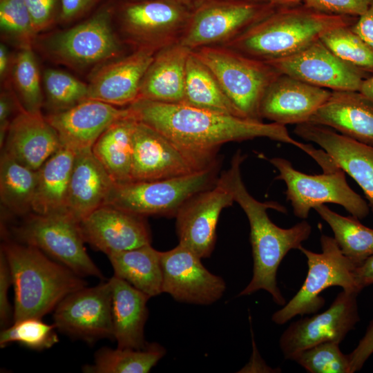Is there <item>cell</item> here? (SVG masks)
I'll list each match as a JSON object with an SVG mask.
<instances>
[{"instance_id": "obj_1", "label": "cell", "mask_w": 373, "mask_h": 373, "mask_svg": "<svg viewBox=\"0 0 373 373\" xmlns=\"http://www.w3.org/2000/svg\"><path fill=\"white\" fill-rule=\"evenodd\" d=\"M132 116L157 131L179 147L198 156L216 160L220 146L257 137L303 144L291 137L285 125L240 117L195 107L138 99L128 106Z\"/></svg>"}, {"instance_id": "obj_2", "label": "cell", "mask_w": 373, "mask_h": 373, "mask_svg": "<svg viewBox=\"0 0 373 373\" xmlns=\"http://www.w3.org/2000/svg\"><path fill=\"white\" fill-rule=\"evenodd\" d=\"M246 155L238 150L230 166L218 177L217 183L226 188L245 213L250 225V242L254 261L253 275L249 283L238 296H247L264 289L278 305L285 299L276 280L278 268L291 249H297L307 240L312 227L305 220L287 229L279 227L269 218L267 210L273 209L286 213V208L276 202H261L246 188L241 175V164Z\"/></svg>"}, {"instance_id": "obj_3", "label": "cell", "mask_w": 373, "mask_h": 373, "mask_svg": "<svg viewBox=\"0 0 373 373\" xmlns=\"http://www.w3.org/2000/svg\"><path fill=\"white\" fill-rule=\"evenodd\" d=\"M1 250L15 291L12 323L41 318L66 296L87 285L81 276L33 246L8 240Z\"/></svg>"}, {"instance_id": "obj_4", "label": "cell", "mask_w": 373, "mask_h": 373, "mask_svg": "<svg viewBox=\"0 0 373 373\" xmlns=\"http://www.w3.org/2000/svg\"><path fill=\"white\" fill-rule=\"evenodd\" d=\"M357 18L320 12L303 3L279 7L225 46L260 60L276 59L300 51L332 29L352 26Z\"/></svg>"}, {"instance_id": "obj_5", "label": "cell", "mask_w": 373, "mask_h": 373, "mask_svg": "<svg viewBox=\"0 0 373 373\" xmlns=\"http://www.w3.org/2000/svg\"><path fill=\"white\" fill-rule=\"evenodd\" d=\"M113 17V4L108 1L86 20L35 41L52 61L77 70H95L120 55Z\"/></svg>"}, {"instance_id": "obj_6", "label": "cell", "mask_w": 373, "mask_h": 373, "mask_svg": "<svg viewBox=\"0 0 373 373\" xmlns=\"http://www.w3.org/2000/svg\"><path fill=\"white\" fill-rule=\"evenodd\" d=\"M220 166L219 160L204 169L183 176L114 182L104 204L144 217H175L187 200L216 184Z\"/></svg>"}, {"instance_id": "obj_7", "label": "cell", "mask_w": 373, "mask_h": 373, "mask_svg": "<svg viewBox=\"0 0 373 373\" xmlns=\"http://www.w3.org/2000/svg\"><path fill=\"white\" fill-rule=\"evenodd\" d=\"M192 51L211 71L225 95L243 116L262 121V99L281 73L265 61L226 46H208Z\"/></svg>"}, {"instance_id": "obj_8", "label": "cell", "mask_w": 373, "mask_h": 373, "mask_svg": "<svg viewBox=\"0 0 373 373\" xmlns=\"http://www.w3.org/2000/svg\"><path fill=\"white\" fill-rule=\"evenodd\" d=\"M320 242L321 253L299 247L307 258V274L295 296L272 315L275 323L283 325L297 315L316 313L325 302L320 294L329 287L339 286L345 291L359 294L355 280L357 266L343 255L334 238L322 234Z\"/></svg>"}, {"instance_id": "obj_9", "label": "cell", "mask_w": 373, "mask_h": 373, "mask_svg": "<svg viewBox=\"0 0 373 373\" xmlns=\"http://www.w3.org/2000/svg\"><path fill=\"white\" fill-rule=\"evenodd\" d=\"M19 242L33 246L81 277H104L88 256L79 222L68 212H31L13 229Z\"/></svg>"}, {"instance_id": "obj_10", "label": "cell", "mask_w": 373, "mask_h": 373, "mask_svg": "<svg viewBox=\"0 0 373 373\" xmlns=\"http://www.w3.org/2000/svg\"><path fill=\"white\" fill-rule=\"evenodd\" d=\"M268 160L279 173L275 179L286 184L287 200L295 216L305 220L312 209L325 203L339 204L358 220L369 214L368 204L349 186L345 172L341 168L308 175L295 169L285 158L276 157Z\"/></svg>"}, {"instance_id": "obj_11", "label": "cell", "mask_w": 373, "mask_h": 373, "mask_svg": "<svg viewBox=\"0 0 373 373\" xmlns=\"http://www.w3.org/2000/svg\"><path fill=\"white\" fill-rule=\"evenodd\" d=\"M276 8L267 1L204 0L188 17L179 42L191 50L227 44Z\"/></svg>"}, {"instance_id": "obj_12", "label": "cell", "mask_w": 373, "mask_h": 373, "mask_svg": "<svg viewBox=\"0 0 373 373\" xmlns=\"http://www.w3.org/2000/svg\"><path fill=\"white\" fill-rule=\"evenodd\" d=\"M219 160H209L191 153L137 120L133 133L131 181L183 176L204 169Z\"/></svg>"}, {"instance_id": "obj_13", "label": "cell", "mask_w": 373, "mask_h": 373, "mask_svg": "<svg viewBox=\"0 0 373 373\" xmlns=\"http://www.w3.org/2000/svg\"><path fill=\"white\" fill-rule=\"evenodd\" d=\"M110 279L66 296L53 310L55 327L74 338L93 343L113 338Z\"/></svg>"}, {"instance_id": "obj_14", "label": "cell", "mask_w": 373, "mask_h": 373, "mask_svg": "<svg viewBox=\"0 0 373 373\" xmlns=\"http://www.w3.org/2000/svg\"><path fill=\"white\" fill-rule=\"evenodd\" d=\"M265 61L281 74L332 91H359L370 75L341 59L321 39L290 56Z\"/></svg>"}, {"instance_id": "obj_15", "label": "cell", "mask_w": 373, "mask_h": 373, "mask_svg": "<svg viewBox=\"0 0 373 373\" xmlns=\"http://www.w3.org/2000/svg\"><path fill=\"white\" fill-rule=\"evenodd\" d=\"M201 259L180 244L161 251L162 293L178 302L195 305H211L218 300L225 291L226 283L207 269Z\"/></svg>"}, {"instance_id": "obj_16", "label": "cell", "mask_w": 373, "mask_h": 373, "mask_svg": "<svg viewBox=\"0 0 373 373\" xmlns=\"http://www.w3.org/2000/svg\"><path fill=\"white\" fill-rule=\"evenodd\" d=\"M357 295L343 290L325 312L291 323L279 341L285 358L323 342L340 343L360 320Z\"/></svg>"}, {"instance_id": "obj_17", "label": "cell", "mask_w": 373, "mask_h": 373, "mask_svg": "<svg viewBox=\"0 0 373 373\" xmlns=\"http://www.w3.org/2000/svg\"><path fill=\"white\" fill-rule=\"evenodd\" d=\"M233 202L231 193L217 182L191 198L175 217L179 244L201 258H209L214 249L220 213Z\"/></svg>"}, {"instance_id": "obj_18", "label": "cell", "mask_w": 373, "mask_h": 373, "mask_svg": "<svg viewBox=\"0 0 373 373\" xmlns=\"http://www.w3.org/2000/svg\"><path fill=\"white\" fill-rule=\"evenodd\" d=\"M85 242L106 255L151 244L146 217L102 205L79 222Z\"/></svg>"}, {"instance_id": "obj_19", "label": "cell", "mask_w": 373, "mask_h": 373, "mask_svg": "<svg viewBox=\"0 0 373 373\" xmlns=\"http://www.w3.org/2000/svg\"><path fill=\"white\" fill-rule=\"evenodd\" d=\"M155 48H138L133 53L108 61L93 70L88 84V99L113 106L131 105L139 98L143 77Z\"/></svg>"}, {"instance_id": "obj_20", "label": "cell", "mask_w": 373, "mask_h": 373, "mask_svg": "<svg viewBox=\"0 0 373 373\" xmlns=\"http://www.w3.org/2000/svg\"><path fill=\"white\" fill-rule=\"evenodd\" d=\"M123 32L138 48H157L169 32L186 22L184 6L173 0H139L115 6Z\"/></svg>"}, {"instance_id": "obj_21", "label": "cell", "mask_w": 373, "mask_h": 373, "mask_svg": "<svg viewBox=\"0 0 373 373\" xmlns=\"http://www.w3.org/2000/svg\"><path fill=\"white\" fill-rule=\"evenodd\" d=\"M294 132L305 140L321 146L338 167L355 180L373 213V146L326 126L309 122L296 124Z\"/></svg>"}, {"instance_id": "obj_22", "label": "cell", "mask_w": 373, "mask_h": 373, "mask_svg": "<svg viewBox=\"0 0 373 373\" xmlns=\"http://www.w3.org/2000/svg\"><path fill=\"white\" fill-rule=\"evenodd\" d=\"M331 94L330 90L281 74L267 89L260 116L285 126L307 122Z\"/></svg>"}, {"instance_id": "obj_23", "label": "cell", "mask_w": 373, "mask_h": 373, "mask_svg": "<svg viewBox=\"0 0 373 373\" xmlns=\"http://www.w3.org/2000/svg\"><path fill=\"white\" fill-rule=\"evenodd\" d=\"M129 114L128 107L119 108L101 101L86 99L45 117L57 131L62 145L77 152L92 148L109 126Z\"/></svg>"}, {"instance_id": "obj_24", "label": "cell", "mask_w": 373, "mask_h": 373, "mask_svg": "<svg viewBox=\"0 0 373 373\" xmlns=\"http://www.w3.org/2000/svg\"><path fill=\"white\" fill-rule=\"evenodd\" d=\"M62 146L57 131L41 113L22 110L10 124L3 151L37 171Z\"/></svg>"}, {"instance_id": "obj_25", "label": "cell", "mask_w": 373, "mask_h": 373, "mask_svg": "<svg viewBox=\"0 0 373 373\" xmlns=\"http://www.w3.org/2000/svg\"><path fill=\"white\" fill-rule=\"evenodd\" d=\"M309 122L373 146V102L359 91H332Z\"/></svg>"}, {"instance_id": "obj_26", "label": "cell", "mask_w": 373, "mask_h": 373, "mask_svg": "<svg viewBox=\"0 0 373 373\" xmlns=\"http://www.w3.org/2000/svg\"><path fill=\"white\" fill-rule=\"evenodd\" d=\"M113 184L91 148L77 151L69 184L66 212L79 222L105 204Z\"/></svg>"}, {"instance_id": "obj_27", "label": "cell", "mask_w": 373, "mask_h": 373, "mask_svg": "<svg viewBox=\"0 0 373 373\" xmlns=\"http://www.w3.org/2000/svg\"><path fill=\"white\" fill-rule=\"evenodd\" d=\"M191 51L180 42L158 50L143 77L138 99L183 103L186 66Z\"/></svg>"}, {"instance_id": "obj_28", "label": "cell", "mask_w": 373, "mask_h": 373, "mask_svg": "<svg viewBox=\"0 0 373 373\" xmlns=\"http://www.w3.org/2000/svg\"><path fill=\"white\" fill-rule=\"evenodd\" d=\"M111 316L113 338L120 348H144V328L148 318L150 297L126 281L113 276Z\"/></svg>"}, {"instance_id": "obj_29", "label": "cell", "mask_w": 373, "mask_h": 373, "mask_svg": "<svg viewBox=\"0 0 373 373\" xmlns=\"http://www.w3.org/2000/svg\"><path fill=\"white\" fill-rule=\"evenodd\" d=\"M77 151L62 146L37 170L32 212L66 211L69 184Z\"/></svg>"}, {"instance_id": "obj_30", "label": "cell", "mask_w": 373, "mask_h": 373, "mask_svg": "<svg viewBox=\"0 0 373 373\" xmlns=\"http://www.w3.org/2000/svg\"><path fill=\"white\" fill-rule=\"evenodd\" d=\"M136 122L130 112L129 115L109 126L91 148L94 155L115 183L131 180Z\"/></svg>"}, {"instance_id": "obj_31", "label": "cell", "mask_w": 373, "mask_h": 373, "mask_svg": "<svg viewBox=\"0 0 373 373\" xmlns=\"http://www.w3.org/2000/svg\"><path fill=\"white\" fill-rule=\"evenodd\" d=\"M114 275L148 295L162 293L161 251L151 244L107 255Z\"/></svg>"}, {"instance_id": "obj_32", "label": "cell", "mask_w": 373, "mask_h": 373, "mask_svg": "<svg viewBox=\"0 0 373 373\" xmlns=\"http://www.w3.org/2000/svg\"><path fill=\"white\" fill-rule=\"evenodd\" d=\"M183 103L245 117L225 95L211 71L192 50L186 62Z\"/></svg>"}, {"instance_id": "obj_33", "label": "cell", "mask_w": 373, "mask_h": 373, "mask_svg": "<svg viewBox=\"0 0 373 373\" xmlns=\"http://www.w3.org/2000/svg\"><path fill=\"white\" fill-rule=\"evenodd\" d=\"M37 182V171L20 163L3 151L0 160V199L11 213L32 212Z\"/></svg>"}, {"instance_id": "obj_34", "label": "cell", "mask_w": 373, "mask_h": 373, "mask_svg": "<svg viewBox=\"0 0 373 373\" xmlns=\"http://www.w3.org/2000/svg\"><path fill=\"white\" fill-rule=\"evenodd\" d=\"M314 209L332 229L341 251L356 266L373 255V229L363 225L354 216H343L325 204Z\"/></svg>"}, {"instance_id": "obj_35", "label": "cell", "mask_w": 373, "mask_h": 373, "mask_svg": "<svg viewBox=\"0 0 373 373\" xmlns=\"http://www.w3.org/2000/svg\"><path fill=\"white\" fill-rule=\"evenodd\" d=\"M165 349L157 343L142 349L102 347L95 354L93 365H86V373H147L164 356Z\"/></svg>"}, {"instance_id": "obj_36", "label": "cell", "mask_w": 373, "mask_h": 373, "mask_svg": "<svg viewBox=\"0 0 373 373\" xmlns=\"http://www.w3.org/2000/svg\"><path fill=\"white\" fill-rule=\"evenodd\" d=\"M10 76L13 91L23 108L30 113H41V79L32 48L19 49L13 57Z\"/></svg>"}, {"instance_id": "obj_37", "label": "cell", "mask_w": 373, "mask_h": 373, "mask_svg": "<svg viewBox=\"0 0 373 373\" xmlns=\"http://www.w3.org/2000/svg\"><path fill=\"white\" fill-rule=\"evenodd\" d=\"M350 26L332 29L324 33L320 39L341 59L373 74V48L353 32Z\"/></svg>"}, {"instance_id": "obj_38", "label": "cell", "mask_w": 373, "mask_h": 373, "mask_svg": "<svg viewBox=\"0 0 373 373\" xmlns=\"http://www.w3.org/2000/svg\"><path fill=\"white\" fill-rule=\"evenodd\" d=\"M42 79L52 113L66 110L88 99V84L67 72L48 68L44 70Z\"/></svg>"}, {"instance_id": "obj_39", "label": "cell", "mask_w": 373, "mask_h": 373, "mask_svg": "<svg viewBox=\"0 0 373 373\" xmlns=\"http://www.w3.org/2000/svg\"><path fill=\"white\" fill-rule=\"evenodd\" d=\"M0 29L3 39L19 49L32 48L37 36L24 0H0Z\"/></svg>"}, {"instance_id": "obj_40", "label": "cell", "mask_w": 373, "mask_h": 373, "mask_svg": "<svg viewBox=\"0 0 373 373\" xmlns=\"http://www.w3.org/2000/svg\"><path fill=\"white\" fill-rule=\"evenodd\" d=\"M55 325L42 321L40 318H26L13 322L0 334V347L18 343L29 349H49L59 342Z\"/></svg>"}, {"instance_id": "obj_41", "label": "cell", "mask_w": 373, "mask_h": 373, "mask_svg": "<svg viewBox=\"0 0 373 373\" xmlns=\"http://www.w3.org/2000/svg\"><path fill=\"white\" fill-rule=\"evenodd\" d=\"M296 361L309 373H351L348 354H343L339 343L326 341L292 355Z\"/></svg>"}, {"instance_id": "obj_42", "label": "cell", "mask_w": 373, "mask_h": 373, "mask_svg": "<svg viewBox=\"0 0 373 373\" xmlns=\"http://www.w3.org/2000/svg\"><path fill=\"white\" fill-rule=\"evenodd\" d=\"M373 0H303V3L316 11L334 15L358 17Z\"/></svg>"}, {"instance_id": "obj_43", "label": "cell", "mask_w": 373, "mask_h": 373, "mask_svg": "<svg viewBox=\"0 0 373 373\" xmlns=\"http://www.w3.org/2000/svg\"><path fill=\"white\" fill-rule=\"evenodd\" d=\"M37 35L58 22L61 0H24Z\"/></svg>"}, {"instance_id": "obj_44", "label": "cell", "mask_w": 373, "mask_h": 373, "mask_svg": "<svg viewBox=\"0 0 373 373\" xmlns=\"http://www.w3.org/2000/svg\"><path fill=\"white\" fill-rule=\"evenodd\" d=\"M12 285L10 269L3 252L0 251V323L6 328L13 320V310L8 300V291Z\"/></svg>"}, {"instance_id": "obj_45", "label": "cell", "mask_w": 373, "mask_h": 373, "mask_svg": "<svg viewBox=\"0 0 373 373\" xmlns=\"http://www.w3.org/2000/svg\"><path fill=\"white\" fill-rule=\"evenodd\" d=\"M22 110L24 109L13 90L8 87L1 90L0 95V144L1 148L11 122Z\"/></svg>"}, {"instance_id": "obj_46", "label": "cell", "mask_w": 373, "mask_h": 373, "mask_svg": "<svg viewBox=\"0 0 373 373\" xmlns=\"http://www.w3.org/2000/svg\"><path fill=\"white\" fill-rule=\"evenodd\" d=\"M104 0H61L58 22L68 23L85 17Z\"/></svg>"}, {"instance_id": "obj_47", "label": "cell", "mask_w": 373, "mask_h": 373, "mask_svg": "<svg viewBox=\"0 0 373 373\" xmlns=\"http://www.w3.org/2000/svg\"><path fill=\"white\" fill-rule=\"evenodd\" d=\"M373 354V319L354 350L349 354L350 372L359 371Z\"/></svg>"}, {"instance_id": "obj_48", "label": "cell", "mask_w": 373, "mask_h": 373, "mask_svg": "<svg viewBox=\"0 0 373 373\" xmlns=\"http://www.w3.org/2000/svg\"><path fill=\"white\" fill-rule=\"evenodd\" d=\"M350 28L373 48V1L365 12L358 17Z\"/></svg>"}, {"instance_id": "obj_49", "label": "cell", "mask_w": 373, "mask_h": 373, "mask_svg": "<svg viewBox=\"0 0 373 373\" xmlns=\"http://www.w3.org/2000/svg\"><path fill=\"white\" fill-rule=\"evenodd\" d=\"M355 280L359 291L373 284V255L356 267Z\"/></svg>"}, {"instance_id": "obj_50", "label": "cell", "mask_w": 373, "mask_h": 373, "mask_svg": "<svg viewBox=\"0 0 373 373\" xmlns=\"http://www.w3.org/2000/svg\"><path fill=\"white\" fill-rule=\"evenodd\" d=\"M13 58L10 55L8 49L3 43L0 44V78L5 82L10 74Z\"/></svg>"}, {"instance_id": "obj_51", "label": "cell", "mask_w": 373, "mask_h": 373, "mask_svg": "<svg viewBox=\"0 0 373 373\" xmlns=\"http://www.w3.org/2000/svg\"><path fill=\"white\" fill-rule=\"evenodd\" d=\"M359 92L373 102V74L363 80Z\"/></svg>"}, {"instance_id": "obj_52", "label": "cell", "mask_w": 373, "mask_h": 373, "mask_svg": "<svg viewBox=\"0 0 373 373\" xmlns=\"http://www.w3.org/2000/svg\"><path fill=\"white\" fill-rule=\"evenodd\" d=\"M277 8L298 6L303 3V0H266Z\"/></svg>"}, {"instance_id": "obj_53", "label": "cell", "mask_w": 373, "mask_h": 373, "mask_svg": "<svg viewBox=\"0 0 373 373\" xmlns=\"http://www.w3.org/2000/svg\"><path fill=\"white\" fill-rule=\"evenodd\" d=\"M182 6H184V5H188L190 3V2L191 1V0H173Z\"/></svg>"}, {"instance_id": "obj_54", "label": "cell", "mask_w": 373, "mask_h": 373, "mask_svg": "<svg viewBox=\"0 0 373 373\" xmlns=\"http://www.w3.org/2000/svg\"><path fill=\"white\" fill-rule=\"evenodd\" d=\"M245 1H256V2H264L267 1L266 0H245ZM268 2V1H267Z\"/></svg>"}]
</instances>
